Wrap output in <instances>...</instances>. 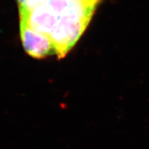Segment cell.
Wrapping results in <instances>:
<instances>
[{
	"mask_svg": "<svg viewBox=\"0 0 149 149\" xmlns=\"http://www.w3.org/2000/svg\"><path fill=\"white\" fill-rule=\"evenodd\" d=\"M102 0H45V6L57 17L92 19Z\"/></svg>",
	"mask_w": 149,
	"mask_h": 149,
	"instance_id": "obj_3",
	"label": "cell"
},
{
	"mask_svg": "<svg viewBox=\"0 0 149 149\" xmlns=\"http://www.w3.org/2000/svg\"><path fill=\"white\" fill-rule=\"evenodd\" d=\"M19 30L22 46L28 55L40 59L55 55V46L48 35L36 31L27 21L20 19Z\"/></svg>",
	"mask_w": 149,
	"mask_h": 149,
	"instance_id": "obj_2",
	"label": "cell"
},
{
	"mask_svg": "<svg viewBox=\"0 0 149 149\" xmlns=\"http://www.w3.org/2000/svg\"><path fill=\"white\" fill-rule=\"evenodd\" d=\"M91 19L81 18H59L50 35L55 48V55L63 59L71 51L86 30Z\"/></svg>",
	"mask_w": 149,
	"mask_h": 149,
	"instance_id": "obj_1",
	"label": "cell"
},
{
	"mask_svg": "<svg viewBox=\"0 0 149 149\" xmlns=\"http://www.w3.org/2000/svg\"><path fill=\"white\" fill-rule=\"evenodd\" d=\"M57 17L45 4H43L30 13L27 22L33 29L50 37L57 23Z\"/></svg>",
	"mask_w": 149,
	"mask_h": 149,
	"instance_id": "obj_4",
	"label": "cell"
},
{
	"mask_svg": "<svg viewBox=\"0 0 149 149\" xmlns=\"http://www.w3.org/2000/svg\"><path fill=\"white\" fill-rule=\"evenodd\" d=\"M20 19L27 21L30 13L37 7L45 3V0H16Z\"/></svg>",
	"mask_w": 149,
	"mask_h": 149,
	"instance_id": "obj_5",
	"label": "cell"
}]
</instances>
